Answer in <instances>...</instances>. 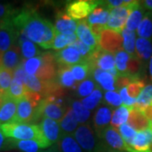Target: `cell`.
Instances as JSON below:
<instances>
[{
  "instance_id": "obj_52",
  "label": "cell",
  "mask_w": 152,
  "mask_h": 152,
  "mask_svg": "<svg viewBox=\"0 0 152 152\" xmlns=\"http://www.w3.org/2000/svg\"><path fill=\"white\" fill-rule=\"evenodd\" d=\"M142 112L145 115L147 119L149 120L150 122H152V103L151 105H149L146 107H145L142 110Z\"/></svg>"
},
{
  "instance_id": "obj_10",
  "label": "cell",
  "mask_w": 152,
  "mask_h": 152,
  "mask_svg": "<svg viewBox=\"0 0 152 152\" xmlns=\"http://www.w3.org/2000/svg\"><path fill=\"white\" fill-rule=\"evenodd\" d=\"M97 138L105 145L113 150L129 152V146L126 145L118 130L112 126H108L103 129L98 134Z\"/></svg>"
},
{
  "instance_id": "obj_43",
  "label": "cell",
  "mask_w": 152,
  "mask_h": 152,
  "mask_svg": "<svg viewBox=\"0 0 152 152\" xmlns=\"http://www.w3.org/2000/svg\"><path fill=\"white\" fill-rule=\"evenodd\" d=\"M145 87V83L144 80L142 78H136L134 79L130 84L127 86V90L130 97L137 99Z\"/></svg>"
},
{
  "instance_id": "obj_44",
  "label": "cell",
  "mask_w": 152,
  "mask_h": 152,
  "mask_svg": "<svg viewBox=\"0 0 152 152\" xmlns=\"http://www.w3.org/2000/svg\"><path fill=\"white\" fill-rule=\"evenodd\" d=\"M118 130L122 136V138L124 139L126 145L128 146H130V145L132 144L134 139L135 138L136 134H137V131L134 129L129 124L121 125L118 129Z\"/></svg>"
},
{
  "instance_id": "obj_11",
  "label": "cell",
  "mask_w": 152,
  "mask_h": 152,
  "mask_svg": "<svg viewBox=\"0 0 152 152\" xmlns=\"http://www.w3.org/2000/svg\"><path fill=\"white\" fill-rule=\"evenodd\" d=\"M54 56L58 67H72L85 61L79 51L74 46H69L65 48L56 52Z\"/></svg>"
},
{
  "instance_id": "obj_41",
  "label": "cell",
  "mask_w": 152,
  "mask_h": 152,
  "mask_svg": "<svg viewBox=\"0 0 152 152\" xmlns=\"http://www.w3.org/2000/svg\"><path fill=\"white\" fill-rule=\"evenodd\" d=\"M42 54L37 57L32 58H30V59H24L22 62V66L26 71V73L27 75L35 76L37 75L38 71L42 67Z\"/></svg>"
},
{
  "instance_id": "obj_30",
  "label": "cell",
  "mask_w": 152,
  "mask_h": 152,
  "mask_svg": "<svg viewBox=\"0 0 152 152\" xmlns=\"http://www.w3.org/2000/svg\"><path fill=\"white\" fill-rule=\"evenodd\" d=\"M25 86L27 89V91L32 93H37L42 96L43 97L47 81H42L40 79H38L37 76L27 75L25 81Z\"/></svg>"
},
{
  "instance_id": "obj_55",
  "label": "cell",
  "mask_w": 152,
  "mask_h": 152,
  "mask_svg": "<svg viewBox=\"0 0 152 152\" xmlns=\"http://www.w3.org/2000/svg\"><path fill=\"white\" fill-rule=\"evenodd\" d=\"M150 129L152 131V122H150Z\"/></svg>"
},
{
  "instance_id": "obj_37",
  "label": "cell",
  "mask_w": 152,
  "mask_h": 152,
  "mask_svg": "<svg viewBox=\"0 0 152 152\" xmlns=\"http://www.w3.org/2000/svg\"><path fill=\"white\" fill-rule=\"evenodd\" d=\"M102 100V91L101 87L98 86L90 96L83 98L81 103L88 110H94Z\"/></svg>"
},
{
  "instance_id": "obj_4",
  "label": "cell",
  "mask_w": 152,
  "mask_h": 152,
  "mask_svg": "<svg viewBox=\"0 0 152 152\" xmlns=\"http://www.w3.org/2000/svg\"><path fill=\"white\" fill-rule=\"evenodd\" d=\"M69 106H67L64 98L48 96L43 98L37 107V119L50 118L60 122L65 115Z\"/></svg>"
},
{
  "instance_id": "obj_39",
  "label": "cell",
  "mask_w": 152,
  "mask_h": 152,
  "mask_svg": "<svg viewBox=\"0 0 152 152\" xmlns=\"http://www.w3.org/2000/svg\"><path fill=\"white\" fill-rule=\"evenodd\" d=\"M152 103V84L146 85L143 89L140 96L136 99L135 107L140 110H143Z\"/></svg>"
},
{
  "instance_id": "obj_29",
  "label": "cell",
  "mask_w": 152,
  "mask_h": 152,
  "mask_svg": "<svg viewBox=\"0 0 152 152\" xmlns=\"http://www.w3.org/2000/svg\"><path fill=\"white\" fill-rule=\"evenodd\" d=\"M131 107H127L125 106H121L113 112L111 126L115 129H118L121 125L125 124L129 120Z\"/></svg>"
},
{
  "instance_id": "obj_24",
  "label": "cell",
  "mask_w": 152,
  "mask_h": 152,
  "mask_svg": "<svg viewBox=\"0 0 152 152\" xmlns=\"http://www.w3.org/2000/svg\"><path fill=\"white\" fill-rule=\"evenodd\" d=\"M70 68L71 67L58 66L56 80L59 84L60 86L63 88L75 89L79 86V83H77L75 80Z\"/></svg>"
},
{
  "instance_id": "obj_36",
  "label": "cell",
  "mask_w": 152,
  "mask_h": 152,
  "mask_svg": "<svg viewBox=\"0 0 152 152\" xmlns=\"http://www.w3.org/2000/svg\"><path fill=\"white\" fill-rule=\"evenodd\" d=\"M130 57V55L127 53L124 50H122L115 53V64L116 69L118 72V75H129L128 65Z\"/></svg>"
},
{
  "instance_id": "obj_38",
  "label": "cell",
  "mask_w": 152,
  "mask_h": 152,
  "mask_svg": "<svg viewBox=\"0 0 152 152\" xmlns=\"http://www.w3.org/2000/svg\"><path fill=\"white\" fill-rule=\"evenodd\" d=\"M14 78V72L8 70L1 66L0 68V94L5 97Z\"/></svg>"
},
{
  "instance_id": "obj_53",
  "label": "cell",
  "mask_w": 152,
  "mask_h": 152,
  "mask_svg": "<svg viewBox=\"0 0 152 152\" xmlns=\"http://www.w3.org/2000/svg\"><path fill=\"white\" fill-rule=\"evenodd\" d=\"M42 152H60L59 150H58V146L56 145H52V146L50 147L49 149H48L47 151H42Z\"/></svg>"
},
{
  "instance_id": "obj_42",
  "label": "cell",
  "mask_w": 152,
  "mask_h": 152,
  "mask_svg": "<svg viewBox=\"0 0 152 152\" xmlns=\"http://www.w3.org/2000/svg\"><path fill=\"white\" fill-rule=\"evenodd\" d=\"M71 107H72L74 113L75 114V117L77 118L78 123L84 124L87 120L90 118L91 112H90V110H88L83 106L81 102L76 101V100L73 101L71 102Z\"/></svg>"
},
{
  "instance_id": "obj_6",
  "label": "cell",
  "mask_w": 152,
  "mask_h": 152,
  "mask_svg": "<svg viewBox=\"0 0 152 152\" xmlns=\"http://www.w3.org/2000/svg\"><path fill=\"white\" fill-rule=\"evenodd\" d=\"M100 1L93 0H77L69 2L65 6L64 12L75 20H86L98 5Z\"/></svg>"
},
{
  "instance_id": "obj_46",
  "label": "cell",
  "mask_w": 152,
  "mask_h": 152,
  "mask_svg": "<svg viewBox=\"0 0 152 152\" xmlns=\"http://www.w3.org/2000/svg\"><path fill=\"white\" fill-rule=\"evenodd\" d=\"M18 11L11 4H0V21L12 19Z\"/></svg>"
},
{
  "instance_id": "obj_13",
  "label": "cell",
  "mask_w": 152,
  "mask_h": 152,
  "mask_svg": "<svg viewBox=\"0 0 152 152\" xmlns=\"http://www.w3.org/2000/svg\"><path fill=\"white\" fill-rule=\"evenodd\" d=\"M1 66L12 72L16 69L23 62L20 48L18 45H14L2 55H0Z\"/></svg>"
},
{
  "instance_id": "obj_31",
  "label": "cell",
  "mask_w": 152,
  "mask_h": 152,
  "mask_svg": "<svg viewBox=\"0 0 152 152\" xmlns=\"http://www.w3.org/2000/svg\"><path fill=\"white\" fill-rule=\"evenodd\" d=\"M137 35L140 38L152 40V12H145L137 29Z\"/></svg>"
},
{
  "instance_id": "obj_51",
  "label": "cell",
  "mask_w": 152,
  "mask_h": 152,
  "mask_svg": "<svg viewBox=\"0 0 152 152\" xmlns=\"http://www.w3.org/2000/svg\"><path fill=\"white\" fill-rule=\"evenodd\" d=\"M140 6L147 12H152V0L140 1Z\"/></svg>"
},
{
  "instance_id": "obj_32",
  "label": "cell",
  "mask_w": 152,
  "mask_h": 152,
  "mask_svg": "<svg viewBox=\"0 0 152 152\" xmlns=\"http://www.w3.org/2000/svg\"><path fill=\"white\" fill-rule=\"evenodd\" d=\"M78 40L76 34L73 35H64L56 31L54 41L53 43V49L55 51H60L69 46H72Z\"/></svg>"
},
{
  "instance_id": "obj_1",
  "label": "cell",
  "mask_w": 152,
  "mask_h": 152,
  "mask_svg": "<svg viewBox=\"0 0 152 152\" xmlns=\"http://www.w3.org/2000/svg\"><path fill=\"white\" fill-rule=\"evenodd\" d=\"M12 22L19 31H23L26 37L43 49H52L56 36L54 26L38 15L37 9L26 5L18 10L12 18Z\"/></svg>"
},
{
  "instance_id": "obj_7",
  "label": "cell",
  "mask_w": 152,
  "mask_h": 152,
  "mask_svg": "<svg viewBox=\"0 0 152 152\" xmlns=\"http://www.w3.org/2000/svg\"><path fill=\"white\" fill-rule=\"evenodd\" d=\"M90 124H84L77 128L74 137L77 143L86 152H94L99 142Z\"/></svg>"
},
{
  "instance_id": "obj_25",
  "label": "cell",
  "mask_w": 152,
  "mask_h": 152,
  "mask_svg": "<svg viewBox=\"0 0 152 152\" xmlns=\"http://www.w3.org/2000/svg\"><path fill=\"white\" fill-rule=\"evenodd\" d=\"M56 145L60 152H84L72 134H62Z\"/></svg>"
},
{
  "instance_id": "obj_5",
  "label": "cell",
  "mask_w": 152,
  "mask_h": 152,
  "mask_svg": "<svg viewBox=\"0 0 152 152\" xmlns=\"http://www.w3.org/2000/svg\"><path fill=\"white\" fill-rule=\"evenodd\" d=\"M140 1H128V3L124 5L112 10L106 29L118 33H122L126 27V23L131 12L140 6Z\"/></svg>"
},
{
  "instance_id": "obj_40",
  "label": "cell",
  "mask_w": 152,
  "mask_h": 152,
  "mask_svg": "<svg viewBox=\"0 0 152 152\" xmlns=\"http://www.w3.org/2000/svg\"><path fill=\"white\" fill-rule=\"evenodd\" d=\"M99 86L96 82L92 78H88L86 80L80 82L77 87V96L79 97H86L90 96L91 93Z\"/></svg>"
},
{
  "instance_id": "obj_8",
  "label": "cell",
  "mask_w": 152,
  "mask_h": 152,
  "mask_svg": "<svg viewBox=\"0 0 152 152\" xmlns=\"http://www.w3.org/2000/svg\"><path fill=\"white\" fill-rule=\"evenodd\" d=\"M19 31L14 26L12 19L0 21V55L17 44Z\"/></svg>"
},
{
  "instance_id": "obj_26",
  "label": "cell",
  "mask_w": 152,
  "mask_h": 152,
  "mask_svg": "<svg viewBox=\"0 0 152 152\" xmlns=\"http://www.w3.org/2000/svg\"><path fill=\"white\" fill-rule=\"evenodd\" d=\"M60 128L63 134H71L72 133H75L78 128V121L75 117V114L74 113L73 109L71 107H69V108L66 112L65 115L59 122Z\"/></svg>"
},
{
  "instance_id": "obj_12",
  "label": "cell",
  "mask_w": 152,
  "mask_h": 152,
  "mask_svg": "<svg viewBox=\"0 0 152 152\" xmlns=\"http://www.w3.org/2000/svg\"><path fill=\"white\" fill-rule=\"evenodd\" d=\"M38 125L46 140L51 145H56L63 134L58 122L50 118H43Z\"/></svg>"
},
{
  "instance_id": "obj_35",
  "label": "cell",
  "mask_w": 152,
  "mask_h": 152,
  "mask_svg": "<svg viewBox=\"0 0 152 152\" xmlns=\"http://www.w3.org/2000/svg\"><path fill=\"white\" fill-rule=\"evenodd\" d=\"M26 93H27V89L25 86V84L13 79L6 96L18 102L19 100L24 97L26 95Z\"/></svg>"
},
{
  "instance_id": "obj_48",
  "label": "cell",
  "mask_w": 152,
  "mask_h": 152,
  "mask_svg": "<svg viewBox=\"0 0 152 152\" xmlns=\"http://www.w3.org/2000/svg\"><path fill=\"white\" fill-rule=\"evenodd\" d=\"M72 46H74L75 48H77V50L79 51V53H80V55L82 56V58H84L85 61L89 58V56L91 54V53L93 52L92 50L88 46H86V44L83 43V42H80L79 39H78Z\"/></svg>"
},
{
  "instance_id": "obj_2",
  "label": "cell",
  "mask_w": 152,
  "mask_h": 152,
  "mask_svg": "<svg viewBox=\"0 0 152 152\" xmlns=\"http://www.w3.org/2000/svg\"><path fill=\"white\" fill-rule=\"evenodd\" d=\"M0 129L6 138L15 140H35L42 149L52 145L46 140L39 125L36 124H22L13 122L1 125Z\"/></svg>"
},
{
  "instance_id": "obj_23",
  "label": "cell",
  "mask_w": 152,
  "mask_h": 152,
  "mask_svg": "<svg viewBox=\"0 0 152 152\" xmlns=\"http://www.w3.org/2000/svg\"><path fill=\"white\" fill-rule=\"evenodd\" d=\"M128 123L134 129L138 132L150 129V121L147 119L145 115L141 110L135 107L130 108Z\"/></svg>"
},
{
  "instance_id": "obj_45",
  "label": "cell",
  "mask_w": 152,
  "mask_h": 152,
  "mask_svg": "<svg viewBox=\"0 0 152 152\" xmlns=\"http://www.w3.org/2000/svg\"><path fill=\"white\" fill-rule=\"evenodd\" d=\"M103 102L108 105L110 107H119L122 106V99L118 91H107L104 94Z\"/></svg>"
},
{
  "instance_id": "obj_21",
  "label": "cell",
  "mask_w": 152,
  "mask_h": 152,
  "mask_svg": "<svg viewBox=\"0 0 152 152\" xmlns=\"http://www.w3.org/2000/svg\"><path fill=\"white\" fill-rule=\"evenodd\" d=\"M136 57L141 62L144 68L149 64L152 56V41L145 38H137L135 43Z\"/></svg>"
},
{
  "instance_id": "obj_17",
  "label": "cell",
  "mask_w": 152,
  "mask_h": 152,
  "mask_svg": "<svg viewBox=\"0 0 152 152\" xmlns=\"http://www.w3.org/2000/svg\"><path fill=\"white\" fill-rule=\"evenodd\" d=\"M17 112V102L5 96L0 103V126L15 122Z\"/></svg>"
},
{
  "instance_id": "obj_56",
  "label": "cell",
  "mask_w": 152,
  "mask_h": 152,
  "mask_svg": "<svg viewBox=\"0 0 152 152\" xmlns=\"http://www.w3.org/2000/svg\"><path fill=\"white\" fill-rule=\"evenodd\" d=\"M3 98H4V96L0 94V103H1V102H2V100H3Z\"/></svg>"
},
{
  "instance_id": "obj_22",
  "label": "cell",
  "mask_w": 152,
  "mask_h": 152,
  "mask_svg": "<svg viewBox=\"0 0 152 152\" xmlns=\"http://www.w3.org/2000/svg\"><path fill=\"white\" fill-rule=\"evenodd\" d=\"M110 13L111 11L106 6L104 1H100V4L91 12V14L86 20L89 26L99 25L106 26L108 22Z\"/></svg>"
},
{
  "instance_id": "obj_54",
  "label": "cell",
  "mask_w": 152,
  "mask_h": 152,
  "mask_svg": "<svg viewBox=\"0 0 152 152\" xmlns=\"http://www.w3.org/2000/svg\"><path fill=\"white\" fill-rule=\"evenodd\" d=\"M149 75H150L151 80L152 81V56L150 59V62H149Z\"/></svg>"
},
{
  "instance_id": "obj_27",
  "label": "cell",
  "mask_w": 152,
  "mask_h": 152,
  "mask_svg": "<svg viewBox=\"0 0 152 152\" xmlns=\"http://www.w3.org/2000/svg\"><path fill=\"white\" fill-rule=\"evenodd\" d=\"M8 149H18L21 152H42V148L35 140H15L9 139Z\"/></svg>"
},
{
  "instance_id": "obj_15",
  "label": "cell",
  "mask_w": 152,
  "mask_h": 152,
  "mask_svg": "<svg viewBox=\"0 0 152 152\" xmlns=\"http://www.w3.org/2000/svg\"><path fill=\"white\" fill-rule=\"evenodd\" d=\"M113 112V108L107 105L99 107L96 111L93 117V124L96 136L108 127V124L112 120Z\"/></svg>"
},
{
  "instance_id": "obj_57",
  "label": "cell",
  "mask_w": 152,
  "mask_h": 152,
  "mask_svg": "<svg viewBox=\"0 0 152 152\" xmlns=\"http://www.w3.org/2000/svg\"><path fill=\"white\" fill-rule=\"evenodd\" d=\"M0 68H1V60H0Z\"/></svg>"
},
{
  "instance_id": "obj_50",
  "label": "cell",
  "mask_w": 152,
  "mask_h": 152,
  "mask_svg": "<svg viewBox=\"0 0 152 152\" xmlns=\"http://www.w3.org/2000/svg\"><path fill=\"white\" fill-rule=\"evenodd\" d=\"M9 145V139H6L2 130L0 129V151L7 150Z\"/></svg>"
},
{
  "instance_id": "obj_28",
  "label": "cell",
  "mask_w": 152,
  "mask_h": 152,
  "mask_svg": "<svg viewBox=\"0 0 152 152\" xmlns=\"http://www.w3.org/2000/svg\"><path fill=\"white\" fill-rule=\"evenodd\" d=\"M71 72L73 74V76L75 78L77 83L84 81L88 77L92 76V70L91 66L89 65V64L84 61L80 64H78L72 66L70 68Z\"/></svg>"
},
{
  "instance_id": "obj_34",
  "label": "cell",
  "mask_w": 152,
  "mask_h": 152,
  "mask_svg": "<svg viewBox=\"0 0 152 152\" xmlns=\"http://www.w3.org/2000/svg\"><path fill=\"white\" fill-rule=\"evenodd\" d=\"M124 40V50L131 57H135V43H136V33L135 31H131L126 29L121 33Z\"/></svg>"
},
{
  "instance_id": "obj_19",
  "label": "cell",
  "mask_w": 152,
  "mask_h": 152,
  "mask_svg": "<svg viewBox=\"0 0 152 152\" xmlns=\"http://www.w3.org/2000/svg\"><path fill=\"white\" fill-rule=\"evenodd\" d=\"M17 45L20 47L22 57L25 60L40 56L43 53L40 50L37 44H35L26 37V36L23 31H19Z\"/></svg>"
},
{
  "instance_id": "obj_18",
  "label": "cell",
  "mask_w": 152,
  "mask_h": 152,
  "mask_svg": "<svg viewBox=\"0 0 152 152\" xmlns=\"http://www.w3.org/2000/svg\"><path fill=\"white\" fill-rule=\"evenodd\" d=\"M152 143V131L148 129L137 132L135 138L129 146V152H151L150 145Z\"/></svg>"
},
{
  "instance_id": "obj_3",
  "label": "cell",
  "mask_w": 152,
  "mask_h": 152,
  "mask_svg": "<svg viewBox=\"0 0 152 152\" xmlns=\"http://www.w3.org/2000/svg\"><path fill=\"white\" fill-rule=\"evenodd\" d=\"M42 99V96L40 94L27 91L24 97L17 102V112L15 122L22 124H34L37 122V107Z\"/></svg>"
},
{
  "instance_id": "obj_49",
  "label": "cell",
  "mask_w": 152,
  "mask_h": 152,
  "mask_svg": "<svg viewBox=\"0 0 152 152\" xmlns=\"http://www.w3.org/2000/svg\"><path fill=\"white\" fill-rule=\"evenodd\" d=\"M94 152H125V151H116L112 148L107 146V145H105L103 142L100 141L97 145L96 148L95 149Z\"/></svg>"
},
{
  "instance_id": "obj_16",
  "label": "cell",
  "mask_w": 152,
  "mask_h": 152,
  "mask_svg": "<svg viewBox=\"0 0 152 152\" xmlns=\"http://www.w3.org/2000/svg\"><path fill=\"white\" fill-rule=\"evenodd\" d=\"M76 36L80 42L88 46L92 51H95L99 48L97 39L91 31L86 20H82L78 22Z\"/></svg>"
},
{
  "instance_id": "obj_47",
  "label": "cell",
  "mask_w": 152,
  "mask_h": 152,
  "mask_svg": "<svg viewBox=\"0 0 152 152\" xmlns=\"http://www.w3.org/2000/svg\"><path fill=\"white\" fill-rule=\"evenodd\" d=\"M120 97L122 99V102L124 103V106L127 107H134L136 104V99H134L129 96L127 87H124L119 90Z\"/></svg>"
},
{
  "instance_id": "obj_14",
  "label": "cell",
  "mask_w": 152,
  "mask_h": 152,
  "mask_svg": "<svg viewBox=\"0 0 152 152\" xmlns=\"http://www.w3.org/2000/svg\"><path fill=\"white\" fill-rule=\"evenodd\" d=\"M78 22L69 16L64 10H58L57 12L54 26L57 32L64 35L75 34Z\"/></svg>"
},
{
  "instance_id": "obj_9",
  "label": "cell",
  "mask_w": 152,
  "mask_h": 152,
  "mask_svg": "<svg viewBox=\"0 0 152 152\" xmlns=\"http://www.w3.org/2000/svg\"><path fill=\"white\" fill-rule=\"evenodd\" d=\"M124 40L121 33H118L108 29H105L99 38L98 45L103 51L113 54L124 50Z\"/></svg>"
},
{
  "instance_id": "obj_20",
  "label": "cell",
  "mask_w": 152,
  "mask_h": 152,
  "mask_svg": "<svg viewBox=\"0 0 152 152\" xmlns=\"http://www.w3.org/2000/svg\"><path fill=\"white\" fill-rule=\"evenodd\" d=\"M94 80L106 91H115L116 89V77L108 72L96 68L92 70Z\"/></svg>"
},
{
  "instance_id": "obj_33",
  "label": "cell",
  "mask_w": 152,
  "mask_h": 152,
  "mask_svg": "<svg viewBox=\"0 0 152 152\" xmlns=\"http://www.w3.org/2000/svg\"><path fill=\"white\" fill-rule=\"evenodd\" d=\"M146 11L145 10L140 4V6H138L136 9L131 12L130 15L128 18V20L126 23V29L129 30L131 31H135L139 27L140 22L142 21L143 18L145 16Z\"/></svg>"
}]
</instances>
